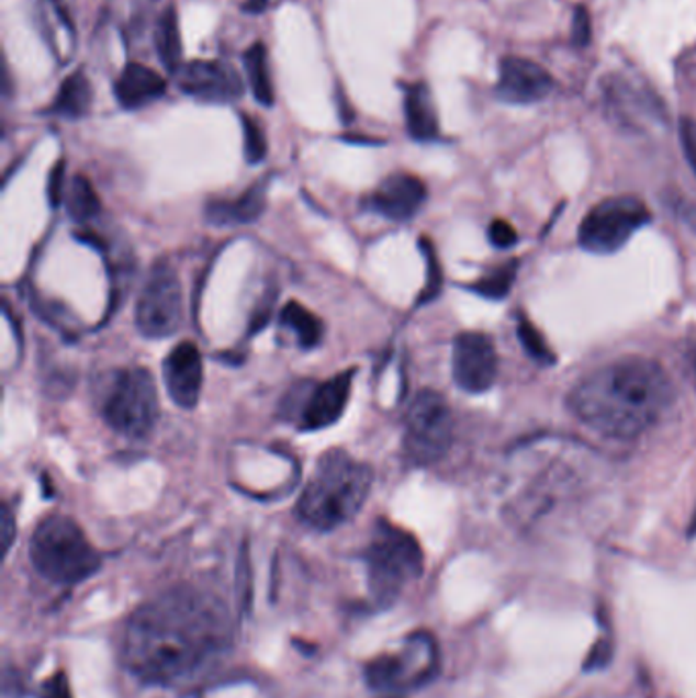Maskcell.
<instances>
[{
  "label": "cell",
  "mask_w": 696,
  "mask_h": 698,
  "mask_svg": "<svg viewBox=\"0 0 696 698\" xmlns=\"http://www.w3.org/2000/svg\"><path fill=\"white\" fill-rule=\"evenodd\" d=\"M489 239H491L494 248L508 249L517 244L519 237H517V232H515V227L510 223L503 221V218H494L491 227H489Z\"/></svg>",
  "instance_id": "32"
},
{
  "label": "cell",
  "mask_w": 696,
  "mask_h": 698,
  "mask_svg": "<svg viewBox=\"0 0 696 698\" xmlns=\"http://www.w3.org/2000/svg\"><path fill=\"white\" fill-rule=\"evenodd\" d=\"M40 698H74L70 680L66 672H56L44 680L40 688Z\"/></svg>",
  "instance_id": "33"
},
{
  "label": "cell",
  "mask_w": 696,
  "mask_h": 698,
  "mask_svg": "<svg viewBox=\"0 0 696 698\" xmlns=\"http://www.w3.org/2000/svg\"><path fill=\"white\" fill-rule=\"evenodd\" d=\"M439 672V652L429 633H415L398 654H382L363 668V680L378 693L413 690L431 683Z\"/></svg>",
  "instance_id": "8"
},
{
  "label": "cell",
  "mask_w": 696,
  "mask_h": 698,
  "mask_svg": "<svg viewBox=\"0 0 696 698\" xmlns=\"http://www.w3.org/2000/svg\"><path fill=\"white\" fill-rule=\"evenodd\" d=\"M688 533H691V536H695L696 533V517L693 519V524H691V531H688Z\"/></svg>",
  "instance_id": "38"
},
{
  "label": "cell",
  "mask_w": 696,
  "mask_h": 698,
  "mask_svg": "<svg viewBox=\"0 0 696 698\" xmlns=\"http://www.w3.org/2000/svg\"><path fill=\"white\" fill-rule=\"evenodd\" d=\"M553 90L551 74L534 59L508 56L501 59L496 99L510 104H534L548 99Z\"/></svg>",
  "instance_id": "15"
},
{
  "label": "cell",
  "mask_w": 696,
  "mask_h": 698,
  "mask_svg": "<svg viewBox=\"0 0 696 698\" xmlns=\"http://www.w3.org/2000/svg\"><path fill=\"white\" fill-rule=\"evenodd\" d=\"M66 182H64V164L59 161L58 166L54 168V172L49 176V189H47V194H49V201L52 204H59V199L64 196V192H66Z\"/></svg>",
  "instance_id": "37"
},
{
  "label": "cell",
  "mask_w": 696,
  "mask_h": 698,
  "mask_svg": "<svg viewBox=\"0 0 696 698\" xmlns=\"http://www.w3.org/2000/svg\"><path fill=\"white\" fill-rule=\"evenodd\" d=\"M166 391L178 407L194 408L203 391V356L192 341L178 344L161 365Z\"/></svg>",
  "instance_id": "16"
},
{
  "label": "cell",
  "mask_w": 696,
  "mask_h": 698,
  "mask_svg": "<svg viewBox=\"0 0 696 698\" xmlns=\"http://www.w3.org/2000/svg\"><path fill=\"white\" fill-rule=\"evenodd\" d=\"M31 564L54 584L72 586L99 572L101 555L82 527L66 515H49L37 525L30 545Z\"/></svg>",
  "instance_id": "6"
},
{
  "label": "cell",
  "mask_w": 696,
  "mask_h": 698,
  "mask_svg": "<svg viewBox=\"0 0 696 698\" xmlns=\"http://www.w3.org/2000/svg\"><path fill=\"white\" fill-rule=\"evenodd\" d=\"M427 201V187L422 178L396 172L384 178L366 199V206L391 221H408L419 213Z\"/></svg>",
  "instance_id": "17"
},
{
  "label": "cell",
  "mask_w": 696,
  "mask_h": 698,
  "mask_svg": "<svg viewBox=\"0 0 696 698\" xmlns=\"http://www.w3.org/2000/svg\"><path fill=\"white\" fill-rule=\"evenodd\" d=\"M115 99L127 111H139L151 102L160 101L168 82L154 68L139 61H130L115 80Z\"/></svg>",
  "instance_id": "18"
},
{
  "label": "cell",
  "mask_w": 696,
  "mask_h": 698,
  "mask_svg": "<svg viewBox=\"0 0 696 698\" xmlns=\"http://www.w3.org/2000/svg\"><path fill=\"white\" fill-rule=\"evenodd\" d=\"M652 221L648 204L636 196H615L596 204L582 218L579 244L591 254H613Z\"/></svg>",
  "instance_id": "10"
},
{
  "label": "cell",
  "mask_w": 696,
  "mask_h": 698,
  "mask_svg": "<svg viewBox=\"0 0 696 698\" xmlns=\"http://www.w3.org/2000/svg\"><path fill=\"white\" fill-rule=\"evenodd\" d=\"M229 645V621L215 598L176 588L131 617L125 655L147 684H172Z\"/></svg>",
  "instance_id": "1"
},
{
  "label": "cell",
  "mask_w": 696,
  "mask_h": 698,
  "mask_svg": "<svg viewBox=\"0 0 696 698\" xmlns=\"http://www.w3.org/2000/svg\"><path fill=\"white\" fill-rule=\"evenodd\" d=\"M280 323L284 329H289L296 337V344L303 349H315L323 341V335H325L323 320L296 301H291L282 308Z\"/></svg>",
  "instance_id": "23"
},
{
  "label": "cell",
  "mask_w": 696,
  "mask_h": 698,
  "mask_svg": "<svg viewBox=\"0 0 696 698\" xmlns=\"http://www.w3.org/2000/svg\"><path fill=\"white\" fill-rule=\"evenodd\" d=\"M681 144L684 158L696 174V119L693 116H682L681 121Z\"/></svg>",
  "instance_id": "31"
},
{
  "label": "cell",
  "mask_w": 696,
  "mask_h": 698,
  "mask_svg": "<svg viewBox=\"0 0 696 698\" xmlns=\"http://www.w3.org/2000/svg\"><path fill=\"white\" fill-rule=\"evenodd\" d=\"M244 68H246L247 82L256 97V101L263 106H272L276 101L272 72H270V59L263 42H256L244 54Z\"/></svg>",
  "instance_id": "22"
},
{
  "label": "cell",
  "mask_w": 696,
  "mask_h": 698,
  "mask_svg": "<svg viewBox=\"0 0 696 698\" xmlns=\"http://www.w3.org/2000/svg\"><path fill=\"white\" fill-rule=\"evenodd\" d=\"M453 443V415L448 401L436 391H422L406 410V458L417 465L437 464Z\"/></svg>",
  "instance_id": "9"
},
{
  "label": "cell",
  "mask_w": 696,
  "mask_h": 698,
  "mask_svg": "<svg viewBox=\"0 0 696 698\" xmlns=\"http://www.w3.org/2000/svg\"><path fill=\"white\" fill-rule=\"evenodd\" d=\"M603 462L588 446L566 437H537L508 453L507 509L521 524H536L551 510L596 488Z\"/></svg>",
  "instance_id": "3"
},
{
  "label": "cell",
  "mask_w": 696,
  "mask_h": 698,
  "mask_svg": "<svg viewBox=\"0 0 696 698\" xmlns=\"http://www.w3.org/2000/svg\"><path fill=\"white\" fill-rule=\"evenodd\" d=\"M178 87L197 101L209 104H229L244 97V80L227 61L197 59L180 68Z\"/></svg>",
  "instance_id": "14"
},
{
  "label": "cell",
  "mask_w": 696,
  "mask_h": 698,
  "mask_svg": "<svg viewBox=\"0 0 696 698\" xmlns=\"http://www.w3.org/2000/svg\"><path fill=\"white\" fill-rule=\"evenodd\" d=\"M0 538H2V553L7 555L16 536L15 517H13V510L9 505L2 507V515H0Z\"/></svg>",
  "instance_id": "35"
},
{
  "label": "cell",
  "mask_w": 696,
  "mask_h": 698,
  "mask_svg": "<svg viewBox=\"0 0 696 698\" xmlns=\"http://www.w3.org/2000/svg\"><path fill=\"white\" fill-rule=\"evenodd\" d=\"M572 40L576 45H586L591 40V16L584 7H579L572 23Z\"/></svg>",
  "instance_id": "36"
},
{
  "label": "cell",
  "mask_w": 696,
  "mask_h": 698,
  "mask_svg": "<svg viewBox=\"0 0 696 698\" xmlns=\"http://www.w3.org/2000/svg\"><path fill=\"white\" fill-rule=\"evenodd\" d=\"M237 590H239V605L242 609H249L251 605V564H249V552L247 548L242 550L239 564H237Z\"/></svg>",
  "instance_id": "30"
},
{
  "label": "cell",
  "mask_w": 696,
  "mask_h": 698,
  "mask_svg": "<svg viewBox=\"0 0 696 698\" xmlns=\"http://www.w3.org/2000/svg\"><path fill=\"white\" fill-rule=\"evenodd\" d=\"M517 335H519V341L531 360H536L537 364L553 365L555 356L548 346L546 337L523 313L517 317Z\"/></svg>",
  "instance_id": "27"
},
{
  "label": "cell",
  "mask_w": 696,
  "mask_h": 698,
  "mask_svg": "<svg viewBox=\"0 0 696 698\" xmlns=\"http://www.w3.org/2000/svg\"><path fill=\"white\" fill-rule=\"evenodd\" d=\"M156 52L168 72L178 74L182 68V40L178 27V15L175 4H168L161 11L156 25Z\"/></svg>",
  "instance_id": "24"
},
{
  "label": "cell",
  "mask_w": 696,
  "mask_h": 698,
  "mask_svg": "<svg viewBox=\"0 0 696 698\" xmlns=\"http://www.w3.org/2000/svg\"><path fill=\"white\" fill-rule=\"evenodd\" d=\"M517 268H519L517 260H508V262L493 268L489 274L479 278L476 282H472L468 289L476 292L482 299L501 301L510 292V286H513L515 278H517Z\"/></svg>",
  "instance_id": "26"
},
{
  "label": "cell",
  "mask_w": 696,
  "mask_h": 698,
  "mask_svg": "<svg viewBox=\"0 0 696 698\" xmlns=\"http://www.w3.org/2000/svg\"><path fill=\"white\" fill-rule=\"evenodd\" d=\"M372 482L374 472L370 465L353 460L348 451H327L301 495L299 517L317 531H334L360 513Z\"/></svg>",
  "instance_id": "4"
},
{
  "label": "cell",
  "mask_w": 696,
  "mask_h": 698,
  "mask_svg": "<svg viewBox=\"0 0 696 698\" xmlns=\"http://www.w3.org/2000/svg\"><path fill=\"white\" fill-rule=\"evenodd\" d=\"M695 368H696V356H695Z\"/></svg>",
  "instance_id": "39"
},
{
  "label": "cell",
  "mask_w": 696,
  "mask_h": 698,
  "mask_svg": "<svg viewBox=\"0 0 696 698\" xmlns=\"http://www.w3.org/2000/svg\"><path fill=\"white\" fill-rule=\"evenodd\" d=\"M135 323L149 339H164L178 331L182 323V289L170 263L158 262L151 268L137 301Z\"/></svg>",
  "instance_id": "11"
},
{
  "label": "cell",
  "mask_w": 696,
  "mask_h": 698,
  "mask_svg": "<svg viewBox=\"0 0 696 698\" xmlns=\"http://www.w3.org/2000/svg\"><path fill=\"white\" fill-rule=\"evenodd\" d=\"M406 132L415 142H436L439 119L431 90L423 82L408 85L405 90Z\"/></svg>",
  "instance_id": "19"
},
{
  "label": "cell",
  "mask_w": 696,
  "mask_h": 698,
  "mask_svg": "<svg viewBox=\"0 0 696 698\" xmlns=\"http://www.w3.org/2000/svg\"><path fill=\"white\" fill-rule=\"evenodd\" d=\"M423 254L427 260V286L419 296V303H429L434 301L439 291H441V266L437 260L436 248L431 246L429 239H422Z\"/></svg>",
  "instance_id": "29"
},
{
  "label": "cell",
  "mask_w": 696,
  "mask_h": 698,
  "mask_svg": "<svg viewBox=\"0 0 696 698\" xmlns=\"http://www.w3.org/2000/svg\"><path fill=\"white\" fill-rule=\"evenodd\" d=\"M610 657H613V648H610L609 641H596L595 645L591 648L588 655H586L584 669H586V672L603 669L605 666H609Z\"/></svg>",
  "instance_id": "34"
},
{
  "label": "cell",
  "mask_w": 696,
  "mask_h": 698,
  "mask_svg": "<svg viewBox=\"0 0 696 698\" xmlns=\"http://www.w3.org/2000/svg\"><path fill=\"white\" fill-rule=\"evenodd\" d=\"M242 127H244V151H246L247 161L260 164L266 160L268 142H266L263 130L249 115H242Z\"/></svg>",
  "instance_id": "28"
},
{
  "label": "cell",
  "mask_w": 696,
  "mask_h": 698,
  "mask_svg": "<svg viewBox=\"0 0 696 698\" xmlns=\"http://www.w3.org/2000/svg\"><path fill=\"white\" fill-rule=\"evenodd\" d=\"M356 368L335 374L321 384H305L292 389L296 401V421L301 431H319L341 419L348 407Z\"/></svg>",
  "instance_id": "12"
},
{
  "label": "cell",
  "mask_w": 696,
  "mask_h": 698,
  "mask_svg": "<svg viewBox=\"0 0 696 698\" xmlns=\"http://www.w3.org/2000/svg\"><path fill=\"white\" fill-rule=\"evenodd\" d=\"M451 374L465 393H486L498 374V356L493 339L480 331L458 335L451 351Z\"/></svg>",
  "instance_id": "13"
},
{
  "label": "cell",
  "mask_w": 696,
  "mask_h": 698,
  "mask_svg": "<svg viewBox=\"0 0 696 698\" xmlns=\"http://www.w3.org/2000/svg\"><path fill=\"white\" fill-rule=\"evenodd\" d=\"M90 106H92L90 80L85 70H76L61 82L58 94L52 102V106L47 109V113L76 121L87 116L90 113Z\"/></svg>",
  "instance_id": "21"
},
{
  "label": "cell",
  "mask_w": 696,
  "mask_h": 698,
  "mask_svg": "<svg viewBox=\"0 0 696 698\" xmlns=\"http://www.w3.org/2000/svg\"><path fill=\"white\" fill-rule=\"evenodd\" d=\"M102 417L121 436L146 439L160 417L154 376L144 368L119 370L102 401Z\"/></svg>",
  "instance_id": "7"
},
{
  "label": "cell",
  "mask_w": 696,
  "mask_h": 698,
  "mask_svg": "<svg viewBox=\"0 0 696 698\" xmlns=\"http://www.w3.org/2000/svg\"><path fill=\"white\" fill-rule=\"evenodd\" d=\"M64 201H66L68 215L78 223H88V221L99 217V213H101V199L87 176H74L72 182L64 192Z\"/></svg>",
  "instance_id": "25"
},
{
  "label": "cell",
  "mask_w": 696,
  "mask_h": 698,
  "mask_svg": "<svg viewBox=\"0 0 696 698\" xmlns=\"http://www.w3.org/2000/svg\"><path fill=\"white\" fill-rule=\"evenodd\" d=\"M672 403L674 384L664 365L641 356L598 368L568 396V407L579 421L617 439L650 431Z\"/></svg>",
  "instance_id": "2"
},
{
  "label": "cell",
  "mask_w": 696,
  "mask_h": 698,
  "mask_svg": "<svg viewBox=\"0 0 696 698\" xmlns=\"http://www.w3.org/2000/svg\"><path fill=\"white\" fill-rule=\"evenodd\" d=\"M363 562L372 603L386 609L403 595L406 584L422 576L425 555L413 533L380 519L363 552Z\"/></svg>",
  "instance_id": "5"
},
{
  "label": "cell",
  "mask_w": 696,
  "mask_h": 698,
  "mask_svg": "<svg viewBox=\"0 0 696 698\" xmlns=\"http://www.w3.org/2000/svg\"><path fill=\"white\" fill-rule=\"evenodd\" d=\"M266 190H268L266 182H258L244 192L239 199L209 203L206 218L213 225H221V227L254 223L261 217V213L266 209Z\"/></svg>",
  "instance_id": "20"
}]
</instances>
